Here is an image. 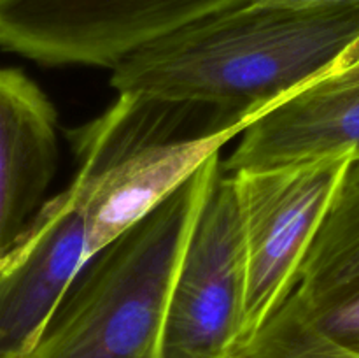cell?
Returning a JSON list of instances; mask_svg holds the SVG:
<instances>
[{"mask_svg": "<svg viewBox=\"0 0 359 358\" xmlns=\"http://www.w3.org/2000/svg\"><path fill=\"white\" fill-rule=\"evenodd\" d=\"M356 350H359V347H356Z\"/></svg>", "mask_w": 359, "mask_h": 358, "instance_id": "15", "label": "cell"}, {"mask_svg": "<svg viewBox=\"0 0 359 358\" xmlns=\"http://www.w3.org/2000/svg\"><path fill=\"white\" fill-rule=\"evenodd\" d=\"M256 4H270V6H287V7H309V6H328V4L351 2V0H249Z\"/></svg>", "mask_w": 359, "mask_h": 358, "instance_id": "13", "label": "cell"}, {"mask_svg": "<svg viewBox=\"0 0 359 358\" xmlns=\"http://www.w3.org/2000/svg\"><path fill=\"white\" fill-rule=\"evenodd\" d=\"M221 158L88 262L28 358H161L175 276Z\"/></svg>", "mask_w": 359, "mask_h": 358, "instance_id": "2", "label": "cell"}, {"mask_svg": "<svg viewBox=\"0 0 359 358\" xmlns=\"http://www.w3.org/2000/svg\"><path fill=\"white\" fill-rule=\"evenodd\" d=\"M249 0H0V48L49 67L112 69L140 46Z\"/></svg>", "mask_w": 359, "mask_h": 358, "instance_id": "5", "label": "cell"}, {"mask_svg": "<svg viewBox=\"0 0 359 358\" xmlns=\"http://www.w3.org/2000/svg\"><path fill=\"white\" fill-rule=\"evenodd\" d=\"M245 234L233 174L217 165L181 258L161 358H230L244 343Z\"/></svg>", "mask_w": 359, "mask_h": 358, "instance_id": "4", "label": "cell"}, {"mask_svg": "<svg viewBox=\"0 0 359 358\" xmlns=\"http://www.w3.org/2000/svg\"><path fill=\"white\" fill-rule=\"evenodd\" d=\"M328 157H359V84L305 88L273 104L245 126L223 167L235 174Z\"/></svg>", "mask_w": 359, "mask_h": 358, "instance_id": "8", "label": "cell"}, {"mask_svg": "<svg viewBox=\"0 0 359 358\" xmlns=\"http://www.w3.org/2000/svg\"><path fill=\"white\" fill-rule=\"evenodd\" d=\"M359 53V0L244 2L177 28L111 69L118 95L256 118L340 72Z\"/></svg>", "mask_w": 359, "mask_h": 358, "instance_id": "1", "label": "cell"}, {"mask_svg": "<svg viewBox=\"0 0 359 358\" xmlns=\"http://www.w3.org/2000/svg\"><path fill=\"white\" fill-rule=\"evenodd\" d=\"M235 354L249 358H359V350L326 336L291 293Z\"/></svg>", "mask_w": 359, "mask_h": 358, "instance_id": "10", "label": "cell"}, {"mask_svg": "<svg viewBox=\"0 0 359 358\" xmlns=\"http://www.w3.org/2000/svg\"><path fill=\"white\" fill-rule=\"evenodd\" d=\"M359 293V157L347 165L293 295L312 316Z\"/></svg>", "mask_w": 359, "mask_h": 358, "instance_id": "9", "label": "cell"}, {"mask_svg": "<svg viewBox=\"0 0 359 358\" xmlns=\"http://www.w3.org/2000/svg\"><path fill=\"white\" fill-rule=\"evenodd\" d=\"M76 172L49 197L0 258V358H28L91 260L86 199L91 160L72 147Z\"/></svg>", "mask_w": 359, "mask_h": 358, "instance_id": "6", "label": "cell"}, {"mask_svg": "<svg viewBox=\"0 0 359 358\" xmlns=\"http://www.w3.org/2000/svg\"><path fill=\"white\" fill-rule=\"evenodd\" d=\"M351 84H359V53L347 63L340 72L335 76L328 77V79L321 81V83L314 84L316 88H340V86H351ZM312 88V86H311Z\"/></svg>", "mask_w": 359, "mask_h": 358, "instance_id": "12", "label": "cell"}, {"mask_svg": "<svg viewBox=\"0 0 359 358\" xmlns=\"http://www.w3.org/2000/svg\"><path fill=\"white\" fill-rule=\"evenodd\" d=\"M58 157L53 102L23 70L0 67V258L48 200Z\"/></svg>", "mask_w": 359, "mask_h": 358, "instance_id": "7", "label": "cell"}, {"mask_svg": "<svg viewBox=\"0 0 359 358\" xmlns=\"http://www.w3.org/2000/svg\"><path fill=\"white\" fill-rule=\"evenodd\" d=\"M230 358H249V357H244V354H231Z\"/></svg>", "mask_w": 359, "mask_h": 358, "instance_id": "14", "label": "cell"}, {"mask_svg": "<svg viewBox=\"0 0 359 358\" xmlns=\"http://www.w3.org/2000/svg\"><path fill=\"white\" fill-rule=\"evenodd\" d=\"M312 319L332 339L346 346L359 347V293L321 314L312 316Z\"/></svg>", "mask_w": 359, "mask_h": 358, "instance_id": "11", "label": "cell"}, {"mask_svg": "<svg viewBox=\"0 0 359 358\" xmlns=\"http://www.w3.org/2000/svg\"><path fill=\"white\" fill-rule=\"evenodd\" d=\"M351 160V157H328L233 174L248 267L242 346L294 291Z\"/></svg>", "mask_w": 359, "mask_h": 358, "instance_id": "3", "label": "cell"}]
</instances>
